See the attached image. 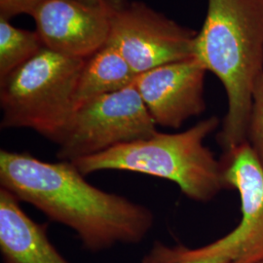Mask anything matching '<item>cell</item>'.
<instances>
[{"label": "cell", "mask_w": 263, "mask_h": 263, "mask_svg": "<svg viewBox=\"0 0 263 263\" xmlns=\"http://www.w3.org/2000/svg\"><path fill=\"white\" fill-rule=\"evenodd\" d=\"M72 162L39 160L28 152L0 151V184L19 201L72 229L86 250L136 245L149 233L151 209L96 187Z\"/></svg>", "instance_id": "cell-1"}, {"label": "cell", "mask_w": 263, "mask_h": 263, "mask_svg": "<svg viewBox=\"0 0 263 263\" xmlns=\"http://www.w3.org/2000/svg\"><path fill=\"white\" fill-rule=\"evenodd\" d=\"M193 57L226 89L218 142L228 153L248 141L254 88L263 74V0H208Z\"/></svg>", "instance_id": "cell-2"}, {"label": "cell", "mask_w": 263, "mask_h": 263, "mask_svg": "<svg viewBox=\"0 0 263 263\" xmlns=\"http://www.w3.org/2000/svg\"><path fill=\"white\" fill-rule=\"evenodd\" d=\"M218 125L219 119L212 116L185 131L156 132L149 138L72 163L84 176L112 170L167 179L176 183L189 199L208 202L226 188L222 165L204 144Z\"/></svg>", "instance_id": "cell-3"}, {"label": "cell", "mask_w": 263, "mask_h": 263, "mask_svg": "<svg viewBox=\"0 0 263 263\" xmlns=\"http://www.w3.org/2000/svg\"><path fill=\"white\" fill-rule=\"evenodd\" d=\"M84 63L43 47L1 79V128L30 129L58 144L74 111Z\"/></svg>", "instance_id": "cell-4"}, {"label": "cell", "mask_w": 263, "mask_h": 263, "mask_svg": "<svg viewBox=\"0 0 263 263\" xmlns=\"http://www.w3.org/2000/svg\"><path fill=\"white\" fill-rule=\"evenodd\" d=\"M156 124L132 84L86 103L72 113L58 142L61 161L94 156L115 146L149 138Z\"/></svg>", "instance_id": "cell-5"}, {"label": "cell", "mask_w": 263, "mask_h": 263, "mask_svg": "<svg viewBox=\"0 0 263 263\" xmlns=\"http://www.w3.org/2000/svg\"><path fill=\"white\" fill-rule=\"evenodd\" d=\"M116 48L137 76L193 57L197 31L185 28L141 1L107 0Z\"/></svg>", "instance_id": "cell-6"}, {"label": "cell", "mask_w": 263, "mask_h": 263, "mask_svg": "<svg viewBox=\"0 0 263 263\" xmlns=\"http://www.w3.org/2000/svg\"><path fill=\"white\" fill-rule=\"evenodd\" d=\"M31 17L43 46L65 56L88 59L106 44L110 30L107 0H42Z\"/></svg>", "instance_id": "cell-7"}, {"label": "cell", "mask_w": 263, "mask_h": 263, "mask_svg": "<svg viewBox=\"0 0 263 263\" xmlns=\"http://www.w3.org/2000/svg\"><path fill=\"white\" fill-rule=\"evenodd\" d=\"M207 71L192 57L141 73L134 85L155 124L178 129L189 118L205 111Z\"/></svg>", "instance_id": "cell-8"}, {"label": "cell", "mask_w": 263, "mask_h": 263, "mask_svg": "<svg viewBox=\"0 0 263 263\" xmlns=\"http://www.w3.org/2000/svg\"><path fill=\"white\" fill-rule=\"evenodd\" d=\"M222 165L224 186L241 198V224L247 231L242 250L231 263L263 261V167L246 141L226 153Z\"/></svg>", "instance_id": "cell-9"}, {"label": "cell", "mask_w": 263, "mask_h": 263, "mask_svg": "<svg viewBox=\"0 0 263 263\" xmlns=\"http://www.w3.org/2000/svg\"><path fill=\"white\" fill-rule=\"evenodd\" d=\"M46 226L33 221L20 201L0 189V251L4 263H69L48 239Z\"/></svg>", "instance_id": "cell-10"}, {"label": "cell", "mask_w": 263, "mask_h": 263, "mask_svg": "<svg viewBox=\"0 0 263 263\" xmlns=\"http://www.w3.org/2000/svg\"><path fill=\"white\" fill-rule=\"evenodd\" d=\"M137 76L120 52L106 43L85 60L76 86L74 110L96 98L134 84Z\"/></svg>", "instance_id": "cell-11"}, {"label": "cell", "mask_w": 263, "mask_h": 263, "mask_svg": "<svg viewBox=\"0 0 263 263\" xmlns=\"http://www.w3.org/2000/svg\"><path fill=\"white\" fill-rule=\"evenodd\" d=\"M44 47L37 31L14 27L0 17V80Z\"/></svg>", "instance_id": "cell-12"}, {"label": "cell", "mask_w": 263, "mask_h": 263, "mask_svg": "<svg viewBox=\"0 0 263 263\" xmlns=\"http://www.w3.org/2000/svg\"><path fill=\"white\" fill-rule=\"evenodd\" d=\"M237 257L235 253H214L207 246L188 249L183 246L168 247L156 242L141 263H231Z\"/></svg>", "instance_id": "cell-13"}, {"label": "cell", "mask_w": 263, "mask_h": 263, "mask_svg": "<svg viewBox=\"0 0 263 263\" xmlns=\"http://www.w3.org/2000/svg\"><path fill=\"white\" fill-rule=\"evenodd\" d=\"M247 141L263 167V74L254 88Z\"/></svg>", "instance_id": "cell-14"}, {"label": "cell", "mask_w": 263, "mask_h": 263, "mask_svg": "<svg viewBox=\"0 0 263 263\" xmlns=\"http://www.w3.org/2000/svg\"><path fill=\"white\" fill-rule=\"evenodd\" d=\"M42 0H0V17L10 20L22 14L31 16Z\"/></svg>", "instance_id": "cell-15"}, {"label": "cell", "mask_w": 263, "mask_h": 263, "mask_svg": "<svg viewBox=\"0 0 263 263\" xmlns=\"http://www.w3.org/2000/svg\"><path fill=\"white\" fill-rule=\"evenodd\" d=\"M79 1H82L88 4H101L104 0H79Z\"/></svg>", "instance_id": "cell-16"}, {"label": "cell", "mask_w": 263, "mask_h": 263, "mask_svg": "<svg viewBox=\"0 0 263 263\" xmlns=\"http://www.w3.org/2000/svg\"><path fill=\"white\" fill-rule=\"evenodd\" d=\"M257 263H263V261H259V262H257Z\"/></svg>", "instance_id": "cell-17"}]
</instances>
